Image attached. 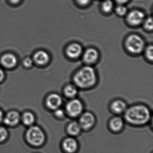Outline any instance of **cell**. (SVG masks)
Instances as JSON below:
<instances>
[{"label":"cell","mask_w":153,"mask_h":153,"mask_svg":"<svg viewBox=\"0 0 153 153\" xmlns=\"http://www.w3.org/2000/svg\"><path fill=\"white\" fill-rule=\"evenodd\" d=\"M125 120L128 124L135 126H144L150 121V110L143 105H136L127 109L125 111Z\"/></svg>","instance_id":"cell-1"},{"label":"cell","mask_w":153,"mask_h":153,"mask_svg":"<svg viewBox=\"0 0 153 153\" xmlns=\"http://www.w3.org/2000/svg\"><path fill=\"white\" fill-rule=\"evenodd\" d=\"M73 81L75 85L79 88H90L96 84L97 74L94 68L91 66H84L75 74Z\"/></svg>","instance_id":"cell-2"},{"label":"cell","mask_w":153,"mask_h":153,"mask_svg":"<svg viewBox=\"0 0 153 153\" xmlns=\"http://www.w3.org/2000/svg\"><path fill=\"white\" fill-rule=\"evenodd\" d=\"M125 47L128 51L133 54H139L144 51L145 43L144 39L138 35L133 34L127 38Z\"/></svg>","instance_id":"cell-3"},{"label":"cell","mask_w":153,"mask_h":153,"mask_svg":"<svg viewBox=\"0 0 153 153\" xmlns=\"http://www.w3.org/2000/svg\"><path fill=\"white\" fill-rule=\"evenodd\" d=\"M27 139L31 144L39 146L44 143L45 136L42 130L37 126H32L27 131Z\"/></svg>","instance_id":"cell-4"},{"label":"cell","mask_w":153,"mask_h":153,"mask_svg":"<svg viewBox=\"0 0 153 153\" xmlns=\"http://www.w3.org/2000/svg\"><path fill=\"white\" fill-rule=\"evenodd\" d=\"M83 108V104L81 100L72 99L66 105V112L69 117L76 118L81 115Z\"/></svg>","instance_id":"cell-5"},{"label":"cell","mask_w":153,"mask_h":153,"mask_svg":"<svg viewBox=\"0 0 153 153\" xmlns=\"http://www.w3.org/2000/svg\"><path fill=\"white\" fill-rule=\"evenodd\" d=\"M78 123L82 130L89 131L95 126L96 118L94 115L91 112H84L80 116Z\"/></svg>","instance_id":"cell-6"},{"label":"cell","mask_w":153,"mask_h":153,"mask_svg":"<svg viewBox=\"0 0 153 153\" xmlns=\"http://www.w3.org/2000/svg\"><path fill=\"white\" fill-rule=\"evenodd\" d=\"M18 60L17 56L12 53L4 54L0 58V63L4 68L6 69H13L17 66Z\"/></svg>","instance_id":"cell-7"},{"label":"cell","mask_w":153,"mask_h":153,"mask_svg":"<svg viewBox=\"0 0 153 153\" xmlns=\"http://www.w3.org/2000/svg\"><path fill=\"white\" fill-rule=\"evenodd\" d=\"M62 103L63 99L61 96L57 94H50L46 98V106L51 110L54 111L59 108Z\"/></svg>","instance_id":"cell-8"},{"label":"cell","mask_w":153,"mask_h":153,"mask_svg":"<svg viewBox=\"0 0 153 153\" xmlns=\"http://www.w3.org/2000/svg\"><path fill=\"white\" fill-rule=\"evenodd\" d=\"M62 147L65 153H75L79 149V144L74 137L70 136L64 139Z\"/></svg>","instance_id":"cell-9"},{"label":"cell","mask_w":153,"mask_h":153,"mask_svg":"<svg viewBox=\"0 0 153 153\" xmlns=\"http://www.w3.org/2000/svg\"><path fill=\"white\" fill-rule=\"evenodd\" d=\"M99 51L93 48H90L86 49L83 55L84 62L88 65L95 64L99 60Z\"/></svg>","instance_id":"cell-10"},{"label":"cell","mask_w":153,"mask_h":153,"mask_svg":"<svg viewBox=\"0 0 153 153\" xmlns=\"http://www.w3.org/2000/svg\"><path fill=\"white\" fill-rule=\"evenodd\" d=\"M34 63L39 66H45L49 63L50 57L46 51L43 50H38L35 52L32 57Z\"/></svg>","instance_id":"cell-11"},{"label":"cell","mask_w":153,"mask_h":153,"mask_svg":"<svg viewBox=\"0 0 153 153\" xmlns=\"http://www.w3.org/2000/svg\"><path fill=\"white\" fill-rule=\"evenodd\" d=\"M144 19V13L141 11L135 10L130 12L128 13L127 19L130 25L137 26L142 24Z\"/></svg>","instance_id":"cell-12"},{"label":"cell","mask_w":153,"mask_h":153,"mask_svg":"<svg viewBox=\"0 0 153 153\" xmlns=\"http://www.w3.org/2000/svg\"><path fill=\"white\" fill-rule=\"evenodd\" d=\"M66 53L69 58L73 59H77L80 57L82 54V47L78 43H72L67 46Z\"/></svg>","instance_id":"cell-13"},{"label":"cell","mask_w":153,"mask_h":153,"mask_svg":"<svg viewBox=\"0 0 153 153\" xmlns=\"http://www.w3.org/2000/svg\"><path fill=\"white\" fill-rule=\"evenodd\" d=\"M124 127V120L120 117H116L112 118L109 123V128L113 133H119L123 130Z\"/></svg>","instance_id":"cell-14"},{"label":"cell","mask_w":153,"mask_h":153,"mask_svg":"<svg viewBox=\"0 0 153 153\" xmlns=\"http://www.w3.org/2000/svg\"><path fill=\"white\" fill-rule=\"evenodd\" d=\"M20 120V116L19 112L15 111H9L4 119V124L10 126H16Z\"/></svg>","instance_id":"cell-15"},{"label":"cell","mask_w":153,"mask_h":153,"mask_svg":"<svg viewBox=\"0 0 153 153\" xmlns=\"http://www.w3.org/2000/svg\"><path fill=\"white\" fill-rule=\"evenodd\" d=\"M82 129L80 124L76 121L70 122L66 126V133L71 137H75L81 134Z\"/></svg>","instance_id":"cell-16"},{"label":"cell","mask_w":153,"mask_h":153,"mask_svg":"<svg viewBox=\"0 0 153 153\" xmlns=\"http://www.w3.org/2000/svg\"><path fill=\"white\" fill-rule=\"evenodd\" d=\"M127 108L126 103L121 100L114 101L110 106L112 111L117 114H121L125 112L127 109Z\"/></svg>","instance_id":"cell-17"},{"label":"cell","mask_w":153,"mask_h":153,"mask_svg":"<svg viewBox=\"0 0 153 153\" xmlns=\"http://www.w3.org/2000/svg\"><path fill=\"white\" fill-rule=\"evenodd\" d=\"M77 86L74 85L68 84L64 88L63 92L66 97L73 99L78 94Z\"/></svg>","instance_id":"cell-18"},{"label":"cell","mask_w":153,"mask_h":153,"mask_svg":"<svg viewBox=\"0 0 153 153\" xmlns=\"http://www.w3.org/2000/svg\"><path fill=\"white\" fill-rule=\"evenodd\" d=\"M22 122L26 126H30L35 122V116L32 112L26 111L22 114Z\"/></svg>","instance_id":"cell-19"},{"label":"cell","mask_w":153,"mask_h":153,"mask_svg":"<svg viewBox=\"0 0 153 153\" xmlns=\"http://www.w3.org/2000/svg\"><path fill=\"white\" fill-rule=\"evenodd\" d=\"M114 4L111 0H105L102 4V8L105 13H110L113 10Z\"/></svg>","instance_id":"cell-20"},{"label":"cell","mask_w":153,"mask_h":153,"mask_svg":"<svg viewBox=\"0 0 153 153\" xmlns=\"http://www.w3.org/2000/svg\"><path fill=\"white\" fill-rule=\"evenodd\" d=\"M22 65L25 68L27 69L31 68L33 66L34 63L32 58L27 57L23 59L22 62Z\"/></svg>","instance_id":"cell-21"},{"label":"cell","mask_w":153,"mask_h":153,"mask_svg":"<svg viewBox=\"0 0 153 153\" xmlns=\"http://www.w3.org/2000/svg\"><path fill=\"white\" fill-rule=\"evenodd\" d=\"M145 56L149 61L152 62L153 60V47L152 45L146 48L145 51Z\"/></svg>","instance_id":"cell-22"},{"label":"cell","mask_w":153,"mask_h":153,"mask_svg":"<svg viewBox=\"0 0 153 153\" xmlns=\"http://www.w3.org/2000/svg\"><path fill=\"white\" fill-rule=\"evenodd\" d=\"M116 11L119 15L124 16L127 13V8L124 5L120 4L116 8Z\"/></svg>","instance_id":"cell-23"},{"label":"cell","mask_w":153,"mask_h":153,"mask_svg":"<svg viewBox=\"0 0 153 153\" xmlns=\"http://www.w3.org/2000/svg\"><path fill=\"white\" fill-rule=\"evenodd\" d=\"M145 28L148 30H153V21L152 17H149L146 19L144 23Z\"/></svg>","instance_id":"cell-24"},{"label":"cell","mask_w":153,"mask_h":153,"mask_svg":"<svg viewBox=\"0 0 153 153\" xmlns=\"http://www.w3.org/2000/svg\"><path fill=\"white\" fill-rule=\"evenodd\" d=\"M7 132L4 128L0 126V142L4 141L7 137Z\"/></svg>","instance_id":"cell-25"},{"label":"cell","mask_w":153,"mask_h":153,"mask_svg":"<svg viewBox=\"0 0 153 153\" xmlns=\"http://www.w3.org/2000/svg\"><path fill=\"white\" fill-rule=\"evenodd\" d=\"M54 114L55 116L57 118L62 119L65 117V112H64L63 110L59 108L54 110Z\"/></svg>","instance_id":"cell-26"},{"label":"cell","mask_w":153,"mask_h":153,"mask_svg":"<svg viewBox=\"0 0 153 153\" xmlns=\"http://www.w3.org/2000/svg\"><path fill=\"white\" fill-rule=\"evenodd\" d=\"M5 77V74L4 71L1 68H0V83L4 80Z\"/></svg>","instance_id":"cell-27"},{"label":"cell","mask_w":153,"mask_h":153,"mask_svg":"<svg viewBox=\"0 0 153 153\" xmlns=\"http://www.w3.org/2000/svg\"><path fill=\"white\" fill-rule=\"evenodd\" d=\"M76 1L82 5L88 4L90 1V0H76Z\"/></svg>","instance_id":"cell-28"},{"label":"cell","mask_w":153,"mask_h":153,"mask_svg":"<svg viewBox=\"0 0 153 153\" xmlns=\"http://www.w3.org/2000/svg\"><path fill=\"white\" fill-rule=\"evenodd\" d=\"M116 1L118 3L120 4H124L127 2L128 0H116Z\"/></svg>","instance_id":"cell-29"},{"label":"cell","mask_w":153,"mask_h":153,"mask_svg":"<svg viewBox=\"0 0 153 153\" xmlns=\"http://www.w3.org/2000/svg\"><path fill=\"white\" fill-rule=\"evenodd\" d=\"M3 118V113L2 111L0 109V122L2 121Z\"/></svg>","instance_id":"cell-30"},{"label":"cell","mask_w":153,"mask_h":153,"mask_svg":"<svg viewBox=\"0 0 153 153\" xmlns=\"http://www.w3.org/2000/svg\"><path fill=\"white\" fill-rule=\"evenodd\" d=\"M10 1L12 3L16 4L18 3L19 1L20 0H10Z\"/></svg>","instance_id":"cell-31"}]
</instances>
